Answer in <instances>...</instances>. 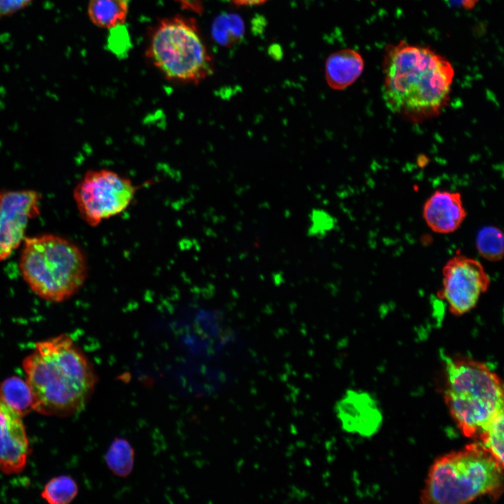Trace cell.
Returning a JSON list of instances; mask_svg holds the SVG:
<instances>
[{
	"mask_svg": "<svg viewBox=\"0 0 504 504\" xmlns=\"http://www.w3.org/2000/svg\"><path fill=\"white\" fill-rule=\"evenodd\" d=\"M22 367L33 409L45 415L69 416L80 412L97 382L88 358L66 334L36 342Z\"/></svg>",
	"mask_w": 504,
	"mask_h": 504,
	"instance_id": "cell-1",
	"label": "cell"
},
{
	"mask_svg": "<svg viewBox=\"0 0 504 504\" xmlns=\"http://www.w3.org/2000/svg\"><path fill=\"white\" fill-rule=\"evenodd\" d=\"M382 97L396 113L426 114L447 99L454 69L444 57L428 47L404 41L388 45L383 60Z\"/></svg>",
	"mask_w": 504,
	"mask_h": 504,
	"instance_id": "cell-2",
	"label": "cell"
},
{
	"mask_svg": "<svg viewBox=\"0 0 504 504\" xmlns=\"http://www.w3.org/2000/svg\"><path fill=\"white\" fill-rule=\"evenodd\" d=\"M445 372L444 397L462 434L477 439L503 411V388L497 374L484 363L441 353Z\"/></svg>",
	"mask_w": 504,
	"mask_h": 504,
	"instance_id": "cell-3",
	"label": "cell"
},
{
	"mask_svg": "<svg viewBox=\"0 0 504 504\" xmlns=\"http://www.w3.org/2000/svg\"><path fill=\"white\" fill-rule=\"evenodd\" d=\"M503 466L480 443L437 458L428 473L421 500L430 504H461L503 491Z\"/></svg>",
	"mask_w": 504,
	"mask_h": 504,
	"instance_id": "cell-4",
	"label": "cell"
},
{
	"mask_svg": "<svg viewBox=\"0 0 504 504\" xmlns=\"http://www.w3.org/2000/svg\"><path fill=\"white\" fill-rule=\"evenodd\" d=\"M19 267L32 292L52 302L74 295L88 274L86 259L80 247L52 234L25 237Z\"/></svg>",
	"mask_w": 504,
	"mask_h": 504,
	"instance_id": "cell-5",
	"label": "cell"
},
{
	"mask_svg": "<svg viewBox=\"0 0 504 504\" xmlns=\"http://www.w3.org/2000/svg\"><path fill=\"white\" fill-rule=\"evenodd\" d=\"M147 55L168 79L197 83L212 73V61L195 24L174 17L153 31Z\"/></svg>",
	"mask_w": 504,
	"mask_h": 504,
	"instance_id": "cell-6",
	"label": "cell"
},
{
	"mask_svg": "<svg viewBox=\"0 0 504 504\" xmlns=\"http://www.w3.org/2000/svg\"><path fill=\"white\" fill-rule=\"evenodd\" d=\"M137 187L118 172L106 169L89 170L74 189L79 214L90 225L123 212L133 201Z\"/></svg>",
	"mask_w": 504,
	"mask_h": 504,
	"instance_id": "cell-7",
	"label": "cell"
},
{
	"mask_svg": "<svg viewBox=\"0 0 504 504\" xmlns=\"http://www.w3.org/2000/svg\"><path fill=\"white\" fill-rule=\"evenodd\" d=\"M490 286V278L476 259L457 253L442 268V286L438 293L449 312L455 316L465 314L477 305L481 295Z\"/></svg>",
	"mask_w": 504,
	"mask_h": 504,
	"instance_id": "cell-8",
	"label": "cell"
},
{
	"mask_svg": "<svg viewBox=\"0 0 504 504\" xmlns=\"http://www.w3.org/2000/svg\"><path fill=\"white\" fill-rule=\"evenodd\" d=\"M41 198L32 190H0V262L23 241L29 221L40 214Z\"/></svg>",
	"mask_w": 504,
	"mask_h": 504,
	"instance_id": "cell-9",
	"label": "cell"
},
{
	"mask_svg": "<svg viewBox=\"0 0 504 504\" xmlns=\"http://www.w3.org/2000/svg\"><path fill=\"white\" fill-rule=\"evenodd\" d=\"M29 454V442L22 416L0 396V470L20 472Z\"/></svg>",
	"mask_w": 504,
	"mask_h": 504,
	"instance_id": "cell-10",
	"label": "cell"
},
{
	"mask_svg": "<svg viewBox=\"0 0 504 504\" xmlns=\"http://www.w3.org/2000/svg\"><path fill=\"white\" fill-rule=\"evenodd\" d=\"M335 411L344 430L361 436L374 433L381 421L374 401L364 392L347 391L336 402Z\"/></svg>",
	"mask_w": 504,
	"mask_h": 504,
	"instance_id": "cell-11",
	"label": "cell"
},
{
	"mask_svg": "<svg viewBox=\"0 0 504 504\" xmlns=\"http://www.w3.org/2000/svg\"><path fill=\"white\" fill-rule=\"evenodd\" d=\"M423 217L435 232L449 234L455 232L466 217L461 194L436 190L426 201Z\"/></svg>",
	"mask_w": 504,
	"mask_h": 504,
	"instance_id": "cell-12",
	"label": "cell"
},
{
	"mask_svg": "<svg viewBox=\"0 0 504 504\" xmlns=\"http://www.w3.org/2000/svg\"><path fill=\"white\" fill-rule=\"evenodd\" d=\"M364 66L363 58L355 50L346 48L336 51L326 62V82L333 90H344L360 76Z\"/></svg>",
	"mask_w": 504,
	"mask_h": 504,
	"instance_id": "cell-13",
	"label": "cell"
},
{
	"mask_svg": "<svg viewBox=\"0 0 504 504\" xmlns=\"http://www.w3.org/2000/svg\"><path fill=\"white\" fill-rule=\"evenodd\" d=\"M129 3L130 0H89L88 16L99 27L116 28L125 22Z\"/></svg>",
	"mask_w": 504,
	"mask_h": 504,
	"instance_id": "cell-14",
	"label": "cell"
},
{
	"mask_svg": "<svg viewBox=\"0 0 504 504\" xmlns=\"http://www.w3.org/2000/svg\"><path fill=\"white\" fill-rule=\"evenodd\" d=\"M0 396L22 417L33 409V398L27 381L13 376L0 384Z\"/></svg>",
	"mask_w": 504,
	"mask_h": 504,
	"instance_id": "cell-15",
	"label": "cell"
},
{
	"mask_svg": "<svg viewBox=\"0 0 504 504\" xmlns=\"http://www.w3.org/2000/svg\"><path fill=\"white\" fill-rule=\"evenodd\" d=\"M134 450L125 438H115L105 455V461L112 473L120 477L129 476L134 464Z\"/></svg>",
	"mask_w": 504,
	"mask_h": 504,
	"instance_id": "cell-16",
	"label": "cell"
},
{
	"mask_svg": "<svg viewBox=\"0 0 504 504\" xmlns=\"http://www.w3.org/2000/svg\"><path fill=\"white\" fill-rule=\"evenodd\" d=\"M475 245L479 254L484 259L496 262L503 258L504 239L501 230L492 225L484 226L477 233Z\"/></svg>",
	"mask_w": 504,
	"mask_h": 504,
	"instance_id": "cell-17",
	"label": "cell"
},
{
	"mask_svg": "<svg viewBox=\"0 0 504 504\" xmlns=\"http://www.w3.org/2000/svg\"><path fill=\"white\" fill-rule=\"evenodd\" d=\"M78 494V485L69 476H59L50 479L44 486L41 496L50 504H66Z\"/></svg>",
	"mask_w": 504,
	"mask_h": 504,
	"instance_id": "cell-18",
	"label": "cell"
},
{
	"mask_svg": "<svg viewBox=\"0 0 504 504\" xmlns=\"http://www.w3.org/2000/svg\"><path fill=\"white\" fill-rule=\"evenodd\" d=\"M503 411L484 429L477 440L503 466Z\"/></svg>",
	"mask_w": 504,
	"mask_h": 504,
	"instance_id": "cell-19",
	"label": "cell"
},
{
	"mask_svg": "<svg viewBox=\"0 0 504 504\" xmlns=\"http://www.w3.org/2000/svg\"><path fill=\"white\" fill-rule=\"evenodd\" d=\"M244 23L236 15H223L214 22L213 35L223 46H230L237 41L244 34Z\"/></svg>",
	"mask_w": 504,
	"mask_h": 504,
	"instance_id": "cell-20",
	"label": "cell"
},
{
	"mask_svg": "<svg viewBox=\"0 0 504 504\" xmlns=\"http://www.w3.org/2000/svg\"><path fill=\"white\" fill-rule=\"evenodd\" d=\"M32 0H0V19L9 16L28 6Z\"/></svg>",
	"mask_w": 504,
	"mask_h": 504,
	"instance_id": "cell-21",
	"label": "cell"
},
{
	"mask_svg": "<svg viewBox=\"0 0 504 504\" xmlns=\"http://www.w3.org/2000/svg\"><path fill=\"white\" fill-rule=\"evenodd\" d=\"M234 3L243 6L258 5L265 2L267 0H233Z\"/></svg>",
	"mask_w": 504,
	"mask_h": 504,
	"instance_id": "cell-22",
	"label": "cell"
}]
</instances>
